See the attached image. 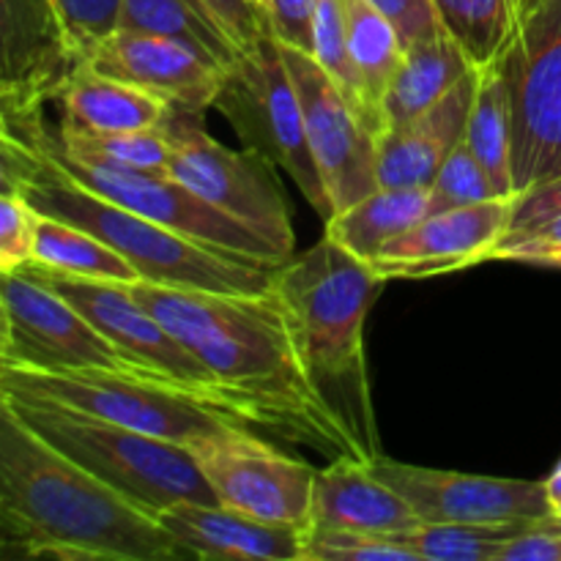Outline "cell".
<instances>
[{
	"instance_id": "32",
	"label": "cell",
	"mask_w": 561,
	"mask_h": 561,
	"mask_svg": "<svg viewBox=\"0 0 561 561\" xmlns=\"http://www.w3.org/2000/svg\"><path fill=\"white\" fill-rule=\"evenodd\" d=\"M301 561H422L403 537L367 531L312 529L301 542Z\"/></svg>"
},
{
	"instance_id": "2",
	"label": "cell",
	"mask_w": 561,
	"mask_h": 561,
	"mask_svg": "<svg viewBox=\"0 0 561 561\" xmlns=\"http://www.w3.org/2000/svg\"><path fill=\"white\" fill-rule=\"evenodd\" d=\"M0 540L5 557L197 559L153 515L44 442L0 400Z\"/></svg>"
},
{
	"instance_id": "7",
	"label": "cell",
	"mask_w": 561,
	"mask_h": 561,
	"mask_svg": "<svg viewBox=\"0 0 561 561\" xmlns=\"http://www.w3.org/2000/svg\"><path fill=\"white\" fill-rule=\"evenodd\" d=\"M0 394L53 400L184 447L236 427H255L239 411L142 370L33 373L0 367Z\"/></svg>"
},
{
	"instance_id": "26",
	"label": "cell",
	"mask_w": 561,
	"mask_h": 561,
	"mask_svg": "<svg viewBox=\"0 0 561 561\" xmlns=\"http://www.w3.org/2000/svg\"><path fill=\"white\" fill-rule=\"evenodd\" d=\"M118 27L175 38L228 71L241 55L233 38L211 20L201 0H121Z\"/></svg>"
},
{
	"instance_id": "23",
	"label": "cell",
	"mask_w": 561,
	"mask_h": 561,
	"mask_svg": "<svg viewBox=\"0 0 561 561\" xmlns=\"http://www.w3.org/2000/svg\"><path fill=\"white\" fill-rule=\"evenodd\" d=\"M474 71L480 69L471 66L463 49L444 31L409 47L383 96L387 129L414 121Z\"/></svg>"
},
{
	"instance_id": "29",
	"label": "cell",
	"mask_w": 561,
	"mask_h": 561,
	"mask_svg": "<svg viewBox=\"0 0 561 561\" xmlns=\"http://www.w3.org/2000/svg\"><path fill=\"white\" fill-rule=\"evenodd\" d=\"M433 9L442 31L480 71L502 60L518 27L513 0H433Z\"/></svg>"
},
{
	"instance_id": "15",
	"label": "cell",
	"mask_w": 561,
	"mask_h": 561,
	"mask_svg": "<svg viewBox=\"0 0 561 561\" xmlns=\"http://www.w3.org/2000/svg\"><path fill=\"white\" fill-rule=\"evenodd\" d=\"M80 66L55 0H0V115L44 110Z\"/></svg>"
},
{
	"instance_id": "18",
	"label": "cell",
	"mask_w": 561,
	"mask_h": 561,
	"mask_svg": "<svg viewBox=\"0 0 561 561\" xmlns=\"http://www.w3.org/2000/svg\"><path fill=\"white\" fill-rule=\"evenodd\" d=\"M99 75L151 93L173 110L203 115L214 107L228 69L175 38L142 31H115L85 60Z\"/></svg>"
},
{
	"instance_id": "21",
	"label": "cell",
	"mask_w": 561,
	"mask_h": 561,
	"mask_svg": "<svg viewBox=\"0 0 561 561\" xmlns=\"http://www.w3.org/2000/svg\"><path fill=\"white\" fill-rule=\"evenodd\" d=\"M416 526H422L416 510L387 482L378 480L370 463L340 455L316 474L310 531L337 529L403 537Z\"/></svg>"
},
{
	"instance_id": "22",
	"label": "cell",
	"mask_w": 561,
	"mask_h": 561,
	"mask_svg": "<svg viewBox=\"0 0 561 561\" xmlns=\"http://www.w3.org/2000/svg\"><path fill=\"white\" fill-rule=\"evenodd\" d=\"M55 102L60 110L58 126L85 135L157 129L170 110L151 93L115 77L99 75L88 64L75 71Z\"/></svg>"
},
{
	"instance_id": "34",
	"label": "cell",
	"mask_w": 561,
	"mask_h": 561,
	"mask_svg": "<svg viewBox=\"0 0 561 561\" xmlns=\"http://www.w3.org/2000/svg\"><path fill=\"white\" fill-rule=\"evenodd\" d=\"M60 135L82 142L91 151L113 159V162L126 164V168L146 170V173H170V159H173V146L162 126L157 129H137V131H113V135H85V131H71L58 126Z\"/></svg>"
},
{
	"instance_id": "39",
	"label": "cell",
	"mask_w": 561,
	"mask_h": 561,
	"mask_svg": "<svg viewBox=\"0 0 561 561\" xmlns=\"http://www.w3.org/2000/svg\"><path fill=\"white\" fill-rule=\"evenodd\" d=\"M201 3L211 14V20L233 38L241 53L255 47L266 33H272L266 14L252 0H201Z\"/></svg>"
},
{
	"instance_id": "28",
	"label": "cell",
	"mask_w": 561,
	"mask_h": 561,
	"mask_svg": "<svg viewBox=\"0 0 561 561\" xmlns=\"http://www.w3.org/2000/svg\"><path fill=\"white\" fill-rule=\"evenodd\" d=\"M31 263L69 274V277L110 279V283H137L140 279L135 266L102 239L82 230L80 225L44 217V214H38L36 252H33Z\"/></svg>"
},
{
	"instance_id": "30",
	"label": "cell",
	"mask_w": 561,
	"mask_h": 561,
	"mask_svg": "<svg viewBox=\"0 0 561 561\" xmlns=\"http://www.w3.org/2000/svg\"><path fill=\"white\" fill-rule=\"evenodd\" d=\"M537 518L504 524H422L403 535L422 561H499L513 537L529 529Z\"/></svg>"
},
{
	"instance_id": "13",
	"label": "cell",
	"mask_w": 561,
	"mask_h": 561,
	"mask_svg": "<svg viewBox=\"0 0 561 561\" xmlns=\"http://www.w3.org/2000/svg\"><path fill=\"white\" fill-rule=\"evenodd\" d=\"M190 449L219 504L266 524L310 531L318 474L312 466L268 447L252 427H236Z\"/></svg>"
},
{
	"instance_id": "1",
	"label": "cell",
	"mask_w": 561,
	"mask_h": 561,
	"mask_svg": "<svg viewBox=\"0 0 561 561\" xmlns=\"http://www.w3.org/2000/svg\"><path fill=\"white\" fill-rule=\"evenodd\" d=\"M222 383L255 427L359 458L354 438L305 378L277 294L124 283Z\"/></svg>"
},
{
	"instance_id": "38",
	"label": "cell",
	"mask_w": 561,
	"mask_h": 561,
	"mask_svg": "<svg viewBox=\"0 0 561 561\" xmlns=\"http://www.w3.org/2000/svg\"><path fill=\"white\" fill-rule=\"evenodd\" d=\"M316 9L318 0H266L268 31L285 47L310 53L316 47Z\"/></svg>"
},
{
	"instance_id": "45",
	"label": "cell",
	"mask_w": 561,
	"mask_h": 561,
	"mask_svg": "<svg viewBox=\"0 0 561 561\" xmlns=\"http://www.w3.org/2000/svg\"><path fill=\"white\" fill-rule=\"evenodd\" d=\"M252 3H255V5H257V9H261V11H263V5H266V0H252Z\"/></svg>"
},
{
	"instance_id": "27",
	"label": "cell",
	"mask_w": 561,
	"mask_h": 561,
	"mask_svg": "<svg viewBox=\"0 0 561 561\" xmlns=\"http://www.w3.org/2000/svg\"><path fill=\"white\" fill-rule=\"evenodd\" d=\"M343 9L345 31H348V53L354 58L356 71H359L370 107L376 110L378 121L387 131L383 96H387L394 71L403 64L405 44L400 38L398 27L392 25V20L367 0H343Z\"/></svg>"
},
{
	"instance_id": "36",
	"label": "cell",
	"mask_w": 561,
	"mask_h": 561,
	"mask_svg": "<svg viewBox=\"0 0 561 561\" xmlns=\"http://www.w3.org/2000/svg\"><path fill=\"white\" fill-rule=\"evenodd\" d=\"M488 261H515L561 268V214L524 230H507L493 244Z\"/></svg>"
},
{
	"instance_id": "31",
	"label": "cell",
	"mask_w": 561,
	"mask_h": 561,
	"mask_svg": "<svg viewBox=\"0 0 561 561\" xmlns=\"http://www.w3.org/2000/svg\"><path fill=\"white\" fill-rule=\"evenodd\" d=\"M312 58L323 66L329 77L337 82L343 96L348 99L351 107L359 113L367 129L381 140L383 126L378 121L376 110L370 107L362 77L356 71L354 58L348 53V31H345V9L343 0H318L316 9V47H312Z\"/></svg>"
},
{
	"instance_id": "41",
	"label": "cell",
	"mask_w": 561,
	"mask_h": 561,
	"mask_svg": "<svg viewBox=\"0 0 561 561\" xmlns=\"http://www.w3.org/2000/svg\"><path fill=\"white\" fill-rule=\"evenodd\" d=\"M367 3H373L381 14H387L392 20L400 38H403L405 49L436 36L442 31L436 9H433V0H367Z\"/></svg>"
},
{
	"instance_id": "19",
	"label": "cell",
	"mask_w": 561,
	"mask_h": 561,
	"mask_svg": "<svg viewBox=\"0 0 561 561\" xmlns=\"http://www.w3.org/2000/svg\"><path fill=\"white\" fill-rule=\"evenodd\" d=\"M480 71L466 77L431 110L416 115L409 124L392 126L378 140V184L403 190V186H431L444 159L466 140L471 104H474Z\"/></svg>"
},
{
	"instance_id": "16",
	"label": "cell",
	"mask_w": 561,
	"mask_h": 561,
	"mask_svg": "<svg viewBox=\"0 0 561 561\" xmlns=\"http://www.w3.org/2000/svg\"><path fill=\"white\" fill-rule=\"evenodd\" d=\"M370 471L398 491L422 524H504L553 515L546 480H499L373 458Z\"/></svg>"
},
{
	"instance_id": "14",
	"label": "cell",
	"mask_w": 561,
	"mask_h": 561,
	"mask_svg": "<svg viewBox=\"0 0 561 561\" xmlns=\"http://www.w3.org/2000/svg\"><path fill=\"white\" fill-rule=\"evenodd\" d=\"M283 47V60L288 66L294 85L299 91L301 113H305L307 137L321 168L323 184L332 197L334 214L354 206L378 184V137L359 118L337 82L323 71V66L301 49Z\"/></svg>"
},
{
	"instance_id": "40",
	"label": "cell",
	"mask_w": 561,
	"mask_h": 561,
	"mask_svg": "<svg viewBox=\"0 0 561 561\" xmlns=\"http://www.w3.org/2000/svg\"><path fill=\"white\" fill-rule=\"evenodd\" d=\"M499 561H561V515L537 518L502 548Z\"/></svg>"
},
{
	"instance_id": "33",
	"label": "cell",
	"mask_w": 561,
	"mask_h": 561,
	"mask_svg": "<svg viewBox=\"0 0 561 561\" xmlns=\"http://www.w3.org/2000/svg\"><path fill=\"white\" fill-rule=\"evenodd\" d=\"M499 197L491 175L474 157L466 140L444 159L436 179L427 186V214H442L449 208L474 206V203Z\"/></svg>"
},
{
	"instance_id": "17",
	"label": "cell",
	"mask_w": 561,
	"mask_h": 561,
	"mask_svg": "<svg viewBox=\"0 0 561 561\" xmlns=\"http://www.w3.org/2000/svg\"><path fill=\"white\" fill-rule=\"evenodd\" d=\"M513 222V197H491L474 206L427 214L422 222L389 241L367 266L383 283L431 279L477 266L491 257L493 244Z\"/></svg>"
},
{
	"instance_id": "25",
	"label": "cell",
	"mask_w": 561,
	"mask_h": 561,
	"mask_svg": "<svg viewBox=\"0 0 561 561\" xmlns=\"http://www.w3.org/2000/svg\"><path fill=\"white\" fill-rule=\"evenodd\" d=\"M513 142V96H510V85L496 60L480 71V85H477L469 126H466V146L474 151L485 173L491 175L499 197H515Z\"/></svg>"
},
{
	"instance_id": "44",
	"label": "cell",
	"mask_w": 561,
	"mask_h": 561,
	"mask_svg": "<svg viewBox=\"0 0 561 561\" xmlns=\"http://www.w3.org/2000/svg\"><path fill=\"white\" fill-rule=\"evenodd\" d=\"M513 3H515V9H524V5H529L531 3V0H513Z\"/></svg>"
},
{
	"instance_id": "3",
	"label": "cell",
	"mask_w": 561,
	"mask_h": 561,
	"mask_svg": "<svg viewBox=\"0 0 561 561\" xmlns=\"http://www.w3.org/2000/svg\"><path fill=\"white\" fill-rule=\"evenodd\" d=\"M381 288L383 279L329 236L274 274L305 378L354 438L362 463L381 455L365 356V321Z\"/></svg>"
},
{
	"instance_id": "10",
	"label": "cell",
	"mask_w": 561,
	"mask_h": 561,
	"mask_svg": "<svg viewBox=\"0 0 561 561\" xmlns=\"http://www.w3.org/2000/svg\"><path fill=\"white\" fill-rule=\"evenodd\" d=\"M513 96L515 195L561 175V0H531L499 60Z\"/></svg>"
},
{
	"instance_id": "42",
	"label": "cell",
	"mask_w": 561,
	"mask_h": 561,
	"mask_svg": "<svg viewBox=\"0 0 561 561\" xmlns=\"http://www.w3.org/2000/svg\"><path fill=\"white\" fill-rule=\"evenodd\" d=\"M561 214V175L559 179L542 181L531 190L513 197V222L510 230H524L531 225H540L546 219Z\"/></svg>"
},
{
	"instance_id": "6",
	"label": "cell",
	"mask_w": 561,
	"mask_h": 561,
	"mask_svg": "<svg viewBox=\"0 0 561 561\" xmlns=\"http://www.w3.org/2000/svg\"><path fill=\"white\" fill-rule=\"evenodd\" d=\"M0 129L3 135L16 137L42 151L64 173H69L71 179L80 181L104 201L131 208L175 233L201 241V244L255 257V261L285 263L268 241L230 219L228 214L208 206L179 179H173L170 173H146V170L126 168V164L91 151L82 142L60 135L58 126H49L44 110L27 115H0Z\"/></svg>"
},
{
	"instance_id": "12",
	"label": "cell",
	"mask_w": 561,
	"mask_h": 561,
	"mask_svg": "<svg viewBox=\"0 0 561 561\" xmlns=\"http://www.w3.org/2000/svg\"><path fill=\"white\" fill-rule=\"evenodd\" d=\"M22 272L42 279L55 294L71 301L118 348V354L135 370L151 373V376L195 389V392L217 400L219 405H228V409L247 416L233 403V398L225 392L222 383L211 376V370L124 283L69 277V274L53 272V268L38 266V263H25Z\"/></svg>"
},
{
	"instance_id": "5",
	"label": "cell",
	"mask_w": 561,
	"mask_h": 561,
	"mask_svg": "<svg viewBox=\"0 0 561 561\" xmlns=\"http://www.w3.org/2000/svg\"><path fill=\"white\" fill-rule=\"evenodd\" d=\"M0 400L44 442L153 518L181 502H217L195 455L184 444L164 442L44 398L0 394Z\"/></svg>"
},
{
	"instance_id": "11",
	"label": "cell",
	"mask_w": 561,
	"mask_h": 561,
	"mask_svg": "<svg viewBox=\"0 0 561 561\" xmlns=\"http://www.w3.org/2000/svg\"><path fill=\"white\" fill-rule=\"evenodd\" d=\"M0 367L33 373L135 370L113 343L42 279L0 274Z\"/></svg>"
},
{
	"instance_id": "4",
	"label": "cell",
	"mask_w": 561,
	"mask_h": 561,
	"mask_svg": "<svg viewBox=\"0 0 561 561\" xmlns=\"http://www.w3.org/2000/svg\"><path fill=\"white\" fill-rule=\"evenodd\" d=\"M0 190H16L38 214L80 225L135 266L142 283L219 294H268L283 263L255 261L181 236L104 201L16 137L0 142Z\"/></svg>"
},
{
	"instance_id": "37",
	"label": "cell",
	"mask_w": 561,
	"mask_h": 561,
	"mask_svg": "<svg viewBox=\"0 0 561 561\" xmlns=\"http://www.w3.org/2000/svg\"><path fill=\"white\" fill-rule=\"evenodd\" d=\"M55 3L82 60L91 58L93 49L110 33L118 31L121 0H55Z\"/></svg>"
},
{
	"instance_id": "35",
	"label": "cell",
	"mask_w": 561,
	"mask_h": 561,
	"mask_svg": "<svg viewBox=\"0 0 561 561\" xmlns=\"http://www.w3.org/2000/svg\"><path fill=\"white\" fill-rule=\"evenodd\" d=\"M38 211L16 190H0V274L33 261Z\"/></svg>"
},
{
	"instance_id": "8",
	"label": "cell",
	"mask_w": 561,
	"mask_h": 561,
	"mask_svg": "<svg viewBox=\"0 0 561 561\" xmlns=\"http://www.w3.org/2000/svg\"><path fill=\"white\" fill-rule=\"evenodd\" d=\"M214 110L225 115L247 148L266 153L290 175L323 225L334 217L332 197L307 137L299 91L294 85L283 47L272 33L244 49L230 66Z\"/></svg>"
},
{
	"instance_id": "24",
	"label": "cell",
	"mask_w": 561,
	"mask_h": 561,
	"mask_svg": "<svg viewBox=\"0 0 561 561\" xmlns=\"http://www.w3.org/2000/svg\"><path fill=\"white\" fill-rule=\"evenodd\" d=\"M427 217L425 186H381L354 206L343 208L323 225V236L359 261H373L392 239Z\"/></svg>"
},
{
	"instance_id": "43",
	"label": "cell",
	"mask_w": 561,
	"mask_h": 561,
	"mask_svg": "<svg viewBox=\"0 0 561 561\" xmlns=\"http://www.w3.org/2000/svg\"><path fill=\"white\" fill-rule=\"evenodd\" d=\"M546 491H548V502H551L553 513L561 515V460L557 469H553V474L546 480Z\"/></svg>"
},
{
	"instance_id": "20",
	"label": "cell",
	"mask_w": 561,
	"mask_h": 561,
	"mask_svg": "<svg viewBox=\"0 0 561 561\" xmlns=\"http://www.w3.org/2000/svg\"><path fill=\"white\" fill-rule=\"evenodd\" d=\"M157 520L197 559L301 561L305 531L266 524L219 502H181Z\"/></svg>"
},
{
	"instance_id": "9",
	"label": "cell",
	"mask_w": 561,
	"mask_h": 561,
	"mask_svg": "<svg viewBox=\"0 0 561 561\" xmlns=\"http://www.w3.org/2000/svg\"><path fill=\"white\" fill-rule=\"evenodd\" d=\"M159 126L173 146L170 175L190 186L208 206L268 241L283 261H290L296 233L277 164L255 148L236 151L214 140L203 129V115L197 113L170 107Z\"/></svg>"
}]
</instances>
